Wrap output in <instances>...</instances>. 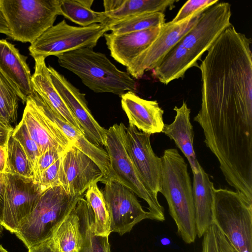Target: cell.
<instances>
[{
	"label": "cell",
	"mask_w": 252,
	"mask_h": 252,
	"mask_svg": "<svg viewBox=\"0 0 252 252\" xmlns=\"http://www.w3.org/2000/svg\"><path fill=\"white\" fill-rule=\"evenodd\" d=\"M161 160V193L169 214L183 241L190 244L196 238L192 187L188 165L176 149H166Z\"/></svg>",
	"instance_id": "6da1fadb"
},
{
	"label": "cell",
	"mask_w": 252,
	"mask_h": 252,
	"mask_svg": "<svg viewBox=\"0 0 252 252\" xmlns=\"http://www.w3.org/2000/svg\"><path fill=\"white\" fill-rule=\"evenodd\" d=\"M59 65L78 76L93 92L110 93L121 96L127 92H137L135 80L119 70L102 53L85 48L57 56Z\"/></svg>",
	"instance_id": "7a4b0ae2"
},
{
	"label": "cell",
	"mask_w": 252,
	"mask_h": 252,
	"mask_svg": "<svg viewBox=\"0 0 252 252\" xmlns=\"http://www.w3.org/2000/svg\"><path fill=\"white\" fill-rule=\"evenodd\" d=\"M82 196L67 194L61 186L41 193L32 212L19 223L14 234L29 249L50 239Z\"/></svg>",
	"instance_id": "3957f363"
},
{
	"label": "cell",
	"mask_w": 252,
	"mask_h": 252,
	"mask_svg": "<svg viewBox=\"0 0 252 252\" xmlns=\"http://www.w3.org/2000/svg\"><path fill=\"white\" fill-rule=\"evenodd\" d=\"M213 221L236 252H252V202L242 193L215 188Z\"/></svg>",
	"instance_id": "277c9868"
},
{
	"label": "cell",
	"mask_w": 252,
	"mask_h": 252,
	"mask_svg": "<svg viewBox=\"0 0 252 252\" xmlns=\"http://www.w3.org/2000/svg\"><path fill=\"white\" fill-rule=\"evenodd\" d=\"M0 11L14 40L32 44L60 15L59 0H0Z\"/></svg>",
	"instance_id": "5b68a950"
},
{
	"label": "cell",
	"mask_w": 252,
	"mask_h": 252,
	"mask_svg": "<svg viewBox=\"0 0 252 252\" xmlns=\"http://www.w3.org/2000/svg\"><path fill=\"white\" fill-rule=\"evenodd\" d=\"M126 127L121 123L107 129L105 148L114 180L120 183L148 205L152 220L163 221L164 208L156 196L147 187L137 171L126 146Z\"/></svg>",
	"instance_id": "8992f818"
},
{
	"label": "cell",
	"mask_w": 252,
	"mask_h": 252,
	"mask_svg": "<svg viewBox=\"0 0 252 252\" xmlns=\"http://www.w3.org/2000/svg\"><path fill=\"white\" fill-rule=\"evenodd\" d=\"M107 31L108 26L106 24L76 27L68 25L63 20L49 28L31 44L30 54L33 58H46L82 48L93 49Z\"/></svg>",
	"instance_id": "52a82bcc"
},
{
	"label": "cell",
	"mask_w": 252,
	"mask_h": 252,
	"mask_svg": "<svg viewBox=\"0 0 252 252\" xmlns=\"http://www.w3.org/2000/svg\"><path fill=\"white\" fill-rule=\"evenodd\" d=\"M231 15L230 4L219 1L202 12L192 28L178 42L194 67H199L197 62L204 53L232 25Z\"/></svg>",
	"instance_id": "ba28073f"
},
{
	"label": "cell",
	"mask_w": 252,
	"mask_h": 252,
	"mask_svg": "<svg viewBox=\"0 0 252 252\" xmlns=\"http://www.w3.org/2000/svg\"><path fill=\"white\" fill-rule=\"evenodd\" d=\"M205 10L197 11L180 22L165 23L151 44L126 67V72L133 78L139 79L146 71L153 70L192 28Z\"/></svg>",
	"instance_id": "9c48e42d"
},
{
	"label": "cell",
	"mask_w": 252,
	"mask_h": 252,
	"mask_svg": "<svg viewBox=\"0 0 252 252\" xmlns=\"http://www.w3.org/2000/svg\"><path fill=\"white\" fill-rule=\"evenodd\" d=\"M104 184L102 192L110 217L111 232L122 236L142 220H152L133 192L115 180Z\"/></svg>",
	"instance_id": "30bf717a"
},
{
	"label": "cell",
	"mask_w": 252,
	"mask_h": 252,
	"mask_svg": "<svg viewBox=\"0 0 252 252\" xmlns=\"http://www.w3.org/2000/svg\"><path fill=\"white\" fill-rule=\"evenodd\" d=\"M5 188L1 224L11 233L33 210L41 194L37 184L5 173Z\"/></svg>",
	"instance_id": "8fae6325"
},
{
	"label": "cell",
	"mask_w": 252,
	"mask_h": 252,
	"mask_svg": "<svg viewBox=\"0 0 252 252\" xmlns=\"http://www.w3.org/2000/svg\"><path fill=\"white\" fill-rule=\"evenodd\" d=\"M60 186L72 196H82L94 183L102 181L103 174L89 157L73 145L60 158Z\"/></svg>",
	"instance_id": "7c38bea8"
},
{
	"label": "cell",
	"mask_w": 252,
	"mask_h": 252,
	"mask_svg": "<svg viewBox=\"0 0 252 252\" xmlns=\"http://www.w3.org/2000/svg\"><path fill=\"white\" fill-rule=\"evenodd\" d=\"M48 69L53 85L80 123L84 136L98 147L105 146L107 129L93 117L88 107L85 94L53 67L49 65Z\"/></svg>",
	"instance_id": "4fadbf2b"
},
{
	"label": "cell",
	"mask_w": 252,
	"mask_h": 252,
	"mask_svg": "<svg viewBox=\"0 0 252 252\" xmlns=\"http://www.w3.org/2000/svg\"><path fill=\"white\" fill-rule=\"evenodd\" d=\"M150 136L132 125L126 128L128 153L144 183L158 197L161 189V160L152 149Z\"/></svg>",
	"instance_id": "5bb4252c"
},
{
	"label": "cell",
	"mask_w": 252,
	"mask_h": 252,
	"mask_svg": "<svg viewBox=\"0 0 252 252\" xmlns=\"http://www.w3.org/2000/svg\"><path fill=\"white\" fill-rule=\"evenodd\" d=\"M29 96L37 107L62 130L71 141L72 145L86 155L98 166L103 174L102 183L114 179L107 152L89 141L82 133L52 109L33 90Z\"/></svg>",
	"instance_id": "9a60e30c"
},
{
	"label": "cell",
	"mask_w": 252,
	"mask_h": 252,
	"mask_svg": "<svg viewBox=\"0 0 252 252\" xmlns=\"http://www.w3.org/2000/svg\"><path fill=\"white\" fill-rule=\"evenodd\" d=\"M22 119L29 134L38 147L40 155L53 148L66 150L72 143L62 130L27 98Z\"/></svg>",
	"instance_id": "2e32d148"
},
{
	"label": "cell",
	"mask_w": 252,
	"mask_h": 252,
	"mask_svg": "<svg viewBox=\"0 0 252 252\" xmlns=\"http://www.w3.org/2000/svg\"><path fill=\"white\" fill-rule=\"evenodd\" d=\"M14 44L0 39V70L15 91L20 100L26 103L33 91L32 75L27 59Z\"/></svg>",
	"instance_id": "e0dca14e"
},
{
	"label": "cell",
	"mask_w": 252,
	"mask_h": 252,
	"mask_svg": "<svg viewBox=\"0 0 252 252\" xmlns=\"http://www.w3.org/2000/svg\"><path fill=\"white\" fill-rule=\"evenodd\" d=\"M121 97L122 107L129 125L150 135L162 132L164 126V111L157 100L142 98L131 92L124 94Z\"/></svg>",
	"instance_id": "ac0fdd59"
},
{
	"label": "cell",
	"mask_w": 252,
	"mask_h": 252,
	"mask_svg": "<svg viewBox=\"0 0 252 252\" xmlns=\"http://www.w3.org/2000/svg\"><path fill=\"white\" fill-rule=\"evenodd\" d=\"M162 27L120 35L105 33L103 36L111 56L127 67L158 36Z\"/></svg>",
	"instance_id": "d6986e66"
},
{
	"label": "cell",
	"mask_w": 252,
	"mask_h": 252,
	"mask_svg": "<svg viewBox=\"0 0 252 252\" xmlns=\"http://www.w3.org/2000/svg\"><path fill=\"white\" fill-rule=\"evenodd\" d=\"M33 59L34 71L32 76L33 90L62 118L84 135L80 123L53 85L45 58L37 57Z\"/></svg>",
	"instance_id": "ffe728a7"
},
{
	"label": "cell",
	"mask_w": 252,
	"mask_h": 252,
	"mask_svg": "<svg viewBox=\"0 0 252 252\" xmlns=\"http://www.w3.org/2000/svg\"><path fill=\"white\" fill-rule=\"evenodd\" d=\"M176 115L173 122L164 124L162 132L173 140L187 158L193 174L196 173L200 164L193 148L194 132L190 121V110L183 101L180 107L175 106Z\"/></svg>",
	"instance_id": "44dd1931"
},
{
	"label": "cell",
	"mask_w": 252,
	"mask_h": 252,
	"mask_svg": "<svg viewBox=\"0 0 252 252\" xmlns=\"http://www.w3.org/2000/svg\"><path fill=\"white\" fill-rule=\"evenodd\" d=\"M215 187L201 166L193 174V196L196 235L201 238L213 223V208Z\"/></svg>",
	"instance_id": "7402d4cb"
},
{
	"label": "cell",
	"mask_w": 252,
	"mask_h": 252,
	"mask_svg": "<svg viewBox=\"0 0 252 252\" xmlns=\"http://www.w3.org/2000/svg\"><path fill=\"white\" fill-rule=\"evenodd\" d=\"M176 0H104L103 6L108 20L107 26L124 19L151 12L164 13L172 9Z\"/></svg>",
	"instance_id": "603a6c76"
},
{
	"label": "cell",
	"mask_w": 252,
	"mask_h": 252,
	"mask_svg": "<svg viewBox=\"0 0 252 252\" xmlns=\"http://www.w3.org/2000/svg\"><path fill=\"white\" fill-rule=\"evenodd\" d=\"M76 204L51 237L60 252H79L82 246L80 217Z\"/></svg>",
	"instance_id": "cb8c5ba5"
},
{
	"label": "cell",
	"mask_w": 252,
	"mask_h": 252,
	"mask_svg": "<svg viewBox=\"0 0 252 252\" xmlns=\"http://www.w3.org/2000/svg\"><path fill=\"white\" fill-rule=\"evenodd\" d=\"M93 2L94 0H59L60 15L80 27L96 24L107 25L108 18L106 13L92 10Z\"/></svg>",
	"instance_id": "d4e9b609"
},
{
	"label": "cell",
	"mask_w": 252,
	"mask_h": 252,
	"mask_svg": "<svg viewBox=\"0 0 252 252\" xmlns=\"http://www.w3.org/2000/svg\"><path fill=\"white\" fill-rule=\"evenodd\" d=\"M76 205L83 235V244L79 252H110L108 236H98L94 233L93 212L86 199L82 196Z\"/></svg>",
	"instance_id": "484cf974"
},
{
	"label": "cell",
	"mask_w": 252,
	"mask_h": 252,
	"mask_svg": "<svg viewBox=\"0 0 252 252\" xmlns=\"http://www.w3.org/2000/svg\"><path fill=\"white\" fill-rule=\"evenodd\" d=\"M85 198L93 212L94 233L98 236H109L111 233L110 217L103 193L97 183L89 187Z\"/></svg>",
	"instance_id": "4316f807"
},
{
	"label": "cell",
	"mask_w": 252,
	"mask_h": 252,
	"mask_svg": "<svg viewBox=\"0 0 252 252\" xmlns=\"http://www.w3.org/2000/svg\"><path fill=\"white\" fill-rule=\"evenodd\" d=\"M165 23L164 13L151 12L124 19L109 25L108 29L112 33L120 35L161 27Z\"/></svg>",
	"instance_id": "83f0119b"
},
{
	"label": "cell",
	"mask_w": 252,
	"mask_h": 252,
	"mask_svg": "<svg viewBox=\"0 0 252 252\" xmlns=\"http://www.w3.org/2000/svg\"><path fill=\"white\" fill-rule=\"evenodd\" d=\"M5 173L34 180L33 170L26 153L20 144L12 136L7 147Z\"/></svg>",
	"instance_id": "f1b7e54d"
},
{
	"label": "cell",
	"mask_w": 252,
	"mask_h": 252,
	"mask_svg": "<svg viewBox=\"0 0 252 252\" xmlns=\"http://www.w3.org/2000/svg\"><path fill=\"white\" fill-rule=\"evenodd\" d=\"M19 100L11 84L0 70V119L10 125L16 122Z\"/></svg>",
	"instance_id": "f546056e"
},
{
	"label": "cell",
	"mask_w": 252,
	"mask_h": 252,
	"mask_svg": "<svg viewBox=\"0 0 252 252\" xmlns=\"http://www.w3.org/2000/svg\"><path fill=\"white\" fill-rule=\"evenodd\" d=\"M11 136L20 144L26 153L32 167L34 177L37 161L41 155L38 146L30 136L22 119L14 129Z\"/></svg>",
	"instance_id": "4dcf8cb0"
},
{
	"label": "cell",
	"mask_w": 252,
	"mask_h": 252,
	"mask_svg": "<svg viewBox=\"0 0 252 252\" xmlns=\"http://www.w3.org/2000/svg\"><path fill=\"white\" fill-rule=\"evenodd\" d=\"M219 1L218 0H188L180 8L171 22L173 23L180 22L195 12L206 9Z\"/></svg>",
	"instance_id": "1f68e13d"
},
{
	"label": "cell",
	"mask_w": 252,
	"mask_h": 252,
	"mask_svg": "<svg viewBox=\"0 0 252 252\" xmlns=\"http://www.w3.org/2000/svg\"><path fill=\"white\" fill-rule=\"evenodd\" d=\"M65 150L59 148H53L42 154L38 158L33 182L37 184L41 174L48 167L60 159Z\"/></svg>",
	"instance_id": "d6a6232c"
},
{
	"label": "cell",
	"mask_w": 252,
	"mask_h": 252,
	"mask_svg": "<svg viewBox=\"0 0 252 252\" xmlns=\"http://www.w3.org/2000/svg\"><path fill=\"white\" fill-rule=\"evenodd\" d=\"M60 164V158L41 174L37 184L41 193L50 188L60 186L59 177Z\"/></svg>",
	"instance_id": "836d02e7"
},
{
	"label": "cell",
	"mask_w": 252,
	"mask_h": 252,
	"mask_svg": "<svg viewBox=\"0 0 252 252\" xmlns=\"http://www.w3.org/2000/svg\"><path fill=\"white\" fill-rule=\"evenodd\" d=\"M203 237L201 252H220L214 223L208 229Z\"/></svg>",
	"instance_id": "e575fe53"
},
{
	"label": "cell",
	"mask_w": 252,
	"mask_h": 252,
	"mask_svg": "<svg viewBox=\"0 0 252 252\" xmlns=\"http://www.w3.org/2000/svg\"><path fill=\"white\" fill-rule=\"evenodd\" d=\"M14 129L9 124L0 119V145L7 148Z\"/></svg>",
	"instance_id": "d590c367"
},
{
	"label": "cell",
	"mask_w": 252,
	"mask_h": 252,
	"mask_svg": "<svg viewBox=\"0 0 252 252\" xmlns=\"http://www.w3.org/2000/svg\"><path fill=\"white\" fill-rule=\"evenodd\" d=\"M28 250V252H60L55 246L51 238Z\"/></svg>",
	"instance_id": "8d00e7d4"
},
{
	"label": "cell",
	"mask_w": 252,
	"mask_h": 252,
	"mask_svg": "<svg viewBox=\"0 0 252 252\" xmlns=\"http://www.w3.org/2000/svg\"><path fill=\"white\" fill-rule=\"evenodd\" d=\"M216 232L220 252H236L225 236L216 226Z\"/></svg>",
	"instance_id": "74e56055"
},
{
	"label": "cell",
	"mask_w": 252,
	"mask_h": 252,
	"mask_svg": "<svg viewBox=\"0 0 252 252\" xmlns=\"http://www.w3.org/2000/svg\"><path fill=\"white\" fill-rule=\"evenodd\" d=\"M6 183L5 172H0V222L2 219V210L4 203V196Z\"/></svg>",
	"instance_id": "f35d334b"
},
{
	"label": "cell",
	"mask_w": 252,
	"mask_h": 252,
	"mask_svg": "<svg viewBox=\"0 0 252 252\" xmlns=\"http://www.w3.org/2000/svg\"><path fill=\"white\" fill-rule=\"evenodd\" d=\"M7 148L0 145V172L5 173L6 169Z\"/></svg>",
	"instance_id": "ab89813d"
},
{
	"label": "cell",
	"mask_w": 252,
	"mask_h": 252,
	"mask_svg": "<svg viewBox=\"0 0 252 252\" xmlns=\"http://www.w3.org/2000/svg\"><path fill=\"white\" fill-rule=\"evenodd\" d=\"M0 33L10 36V31L1 12L0 11Z\"/></svg>",
	"instance_id": "60d3db41"
},
{
	"label": "cell",
	"mask_w": 252,
	"mask_h": 252,
	"mask_svg": "<svg viewBox=\"0 0 252 252\" xmlns=\"http://www.w3.org/2000/svg\"><path fill=\"white\" fill-rule=\"evenodd\" d=\"M0 252H8L0 244Z\"/></svg>",
	"instance_id": "b9f144b4"
},
{
	"label": "cell",
	"mask_w": 252,
	"mask_h": 252,
	"mask_svg": "<svg viewBox=\"0 0 252 252\" xmlns=\"http://www.w3.org/2000/svg\"><path fill=\"white\" fill-rule=\"evenodd\" d=\"M3 227L1 225L0 222V236L1 235L2 231H3Z\"/></svg>",
	"instance_id": "7bdbcfd3"
}]
</instances>
